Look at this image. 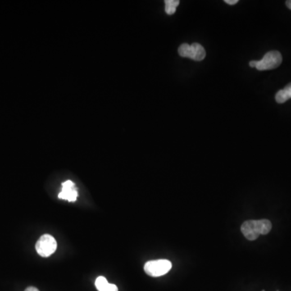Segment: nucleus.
Segmentation results:
<instances>
[{
	"instance_id": "obj_1",
	"label": "nucleus",
	"mask_w": 291,
	"mask_h": 291,
	"mask_svg": "<svg viewBox=\"0 0 291 291\" xmlns=\"http://www.w3.org/2000/svg\"><path fill=\"white\" fill-rule=\"evenodd\" d=\"M272 229L271 222L268 219L248 220L241 226V232L246 239L255 240L261 234H267Z\"/></svg>"
},
{
	"instance_id": "obj_2",
	"label": "nucleus",
	"mask_w": 291,
	"mask_h": 291,
	"mask_svg": "<svg viewBox=\"0 0 291 291\" xmlns=\"http://www.w3.org/2000/svg\"><path fill=\"white\" fill-rule=\"evenodd\" d=\"M178 53L180 57L188 58L197 61H202L206 55L203 46L198 43H193L192 45L184 43L179 46Z\"/></svg>"
},
{
	"instance_id": "obj_3",
	"label": "nucleus",
	"mask_w": 291,
	"mask_h": 291,
	"mask_svg": "<svg viewBox=\"0 0 291 291\" xmlns=\"http://www.w3.org/2000/svg\"><path fill=\"white\" fill-rule=\"evenodd\" d=\"M171 261L168 260H156L147 261L144 265L146 274L153 278L161 277L168 274L172 269Z\"/></svg>"
},
{
	"instance_id": "obj_4",
	"label": "nucleus",
	"mask_w": 291,
	"mask_h": 291,
	"mask_svg": "<svg viewBox=\"0 0 291 291\" xmlns=\"http://www.w3.org/2000/svg\"><path fill=\"white\" fill-rule=\"evenodd\" d=\"M283 61L280 52L277 51H269L265 54L262 59L256 61V67L258 70H268L276 69Z\"/></svg>"
},
{
	"instance_id": "obj_5",
	"label": "nucleus",
	"mask_w": 291,
	"mask_h": 291,
	"mask_svg": "<svg viewBox=\"0 0 291 291\" xmlns=\"http://www.w3.org/2000/svg\"><path fill=\"white\" fill-rule=\"evenodd\" d=\"M57 241L51 234H43L36 243V251L42 257L51 256L57 249Z\"/></svg>"
},
{
	"instance_id": "obj_6",
	"label": "nucleus",
	"mask_w": 291,
	"mask_h": 291,
	"mask_svg": "<svg viewBox=\"0 0 291 291\" xmlns=\"http://www.w3.org/2000/svg\"><path fill=\"white\" fill-rule=\"evenodd\" d=\"M61 193L58 194L60 199L67 200L68 202H75L78 197V192L75 184L71 180H66L62 183Z\"/></svg>"
},
{
	"instance_id": "obj_7",
	"label": "nucleus",
	"mask_w": 291,
	"mask_h": 291,
	"mask_svg": "<svg viewBox=\"0 0 291 291\" xmlns=\"http://www.w3.org/2000/svg\"><path fill=\"white\" fill-rule=\"evenodd\" d=\"M95 286L98 291H118V288L116 285L108 283L107 279L103 276H100L97 278Z\"/></svg>"
},
{
	"instance_id": "obj_8",
	"label": "nucleus",
	"mask_w": 291,
	"mask_h": 291,
	"mask_svg": "<svg viewBox=\"0 0 291 291\" xmlns=\"http://www.w3.org/2000/svg\"><path fill=\"white\" fill-rule=\"evenodd\" d=\"M290 99H291V83L287 84L283 89L278 91L275 96V100L278 104L285 103Z\"/></svg>"
},
{
	"instance_id": "obj_9",
	"label": "nucleus",
	"mask_w": 291,
	"mask_h": 291,
	"mask_svg": "<svg viewBox=\"0 0 291 291\" xmlns=\"http://www.w3.org/2000/svg\"><path fill=\"white\" fill-rule=\"evenodd\" d=\"M165 11L168 15H172L175 13L176 7L179 4V0H166L165 1Z\"/></svg>"
},
{
	"instance_id": "obj_10",
	"label": "nucleus",
	"mask_w": 291,
	"mask_h": 291,
	"mask_svg": "<svg viewBox=\"0 0 291 291\" xmlns=\"http://www.w3.org/2000/svg\"><path fill=\"white\" fill-rule=\"evenodd\" d=\"M225 2L229 5H234L238 2V0H225Z\"/></svg>"
},
{
	"instance_id": "obj_11",
	"label": "nucleus",
	"mask_w": 291,
	"mask_h": 291,
	"mask_svg": "<svg viewBox=\"0 0 291 291\" xmlns=\"http://www.w3.org/2000/svg\"><path fill=\"white\" fill-rule=\"evenodd\" d=\"M24 291H40L38 288H36V287H29L27 288L26 290Z\"/></svg>"
},
{
	"instance_id": "obj_12",
	"label": "nucleus",
	"mask_w": 291,
	"mask_h": 291,
	"mask_svg": "<svg viewBox=\"0 0 291 291\" xmlns=\"http://www.w3.org/2000/svg\"><path fill=\"white\" fill-rule=\"evenodd\" d=\"M286 5H287V7H288V8L291 9V0H288V1H287V2H286Z\"/></svg>"
},
{
	"instance_id": "obj_13",
	"label": "nucleus",
	"mask_w": 291,
	"mask_h": 291,
	"mask_svg": "<svg viewBox=\"0 0 291 291\" xmlns=\"http://www.w3.org/2000/svg\"><path fill=\"white\" fill-rule=\"evenodd\" d=\"M264 291V290H263V291Z\"/></svg>"
}]
</instances>
